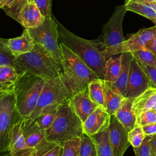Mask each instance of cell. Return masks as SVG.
<instances>
[{
	"instance_id": "obj_1",
	"label": "cell",
	"mask_w": 156,
	"mask_h": 156,
	"mask_svg": "<svg viewBox=\"0 0 156 156\" xmlns=\"http://www.w3.org/2000/svg\"><path fill=\"white\" fill-rule=\"evenodd\" d=\"M57 30L60 43L80 57L97 75L104 79V73L107 58L98 48L95 41L79 37L71 32L58 21Z\"/></svg>"
},
{
	"instance_id": "obj_2",
	"label": "cell",
	"mask_w": 156,
	"mask_h": 156,
	"mask_svg": "<svg viewBox=\"0 0 156 156\" xmlns=\"http://www.w3.org/2000/svg\"><path fill=\"white\" fill-rule=\"evenodd\" d=\"M60 46L62 55L60 76L72 95L85 90L91 81L99 78L80 57L64 44L60 43Z\"/></svg>"
},
{
	"instance_id": "obj_3",
	"label": "cell",
	"mask_w": 156,
	"mask_h": 156,
	"mask_svg": "<svg viewBox=\"0 0 156 156\" xmlns=\"http://www.w3.org/2000/svg\"><path fill=\"white\" fill-rule=\"evenodd\" d=\"M15 69L18 74L28 72L46 82L60 76L61 65L43 46L35 43L32 51L15 58Z\"/></svg>"
},
{
	"instance_id": "obj_4",
	"label": "cell",
	"mask_w": 156,
	"mask_h": 156,
	"mask_svg": "<svg viewBox=\"0 0 156 156\" xmlns=\"http://www.w3.org/2000/svg\"><path fill=\"white\" fill-rule=\"evenodd\" d=\"M83 133V123L68 98L58 106L52 125L46 130V139L62 145L74 136L81 137Z\"/></svg>"
},
{
	"instance_id": "obj_5",
	"label": "cell",
	"mask_w": 156,
	"mask_h": 156,
	"mask_svg": "<svg viewBox=\"0 0 156 156\" xmlns=\"http://www.w3.org/2000/svg\"><path fill=\"white\" fill-rule=\"evenodd\" d=\"M46 81L30 73L19 74L13 89L17 110L23 118H28L35 108Z\"/></svg>"
},
{
	"instance_id": "obj_6",
	"label": "cell",
	"mask_w": 156,
	"mask_h": 156,
	"mask_svg": "<svg viewBox=\"0 0 156 156\" xmlns=\"http://www.w3.org/2000/svg\"><path fill=\"white\" fill-rule=\"evenodd\" d=\"M127 11L124 4L117 6L104 26L99 37L94 40L107 59L122 53L125 41L122 34V22Z\"/></svg>"
},
{
	"instance_id": "obj_7",
	"label": "cell",
	"mask_w": 156,
	"mask_h": 156,
	"mask_svg": "<svg viewBox=\"0 0 156 156\" xmlns=\"http://www.w3.org/2000/svg\"><path fill=\"white\" fill-rule=\"evenodd\" d=\"M23 118L19 113L13 88L0 93V156H10V135L12 129Z\"/></svg>"
},
{
	"instance_id": "obj_8",
	"label": "cell",
	"mask_w": 156,
	"mask_h": 156,
	"mask_svg": "<svg viewBox=\"0 0 156 156\" xmlns=\"http://www.w3.org/2000/svg\"><path fill=\"white\" fill-rule=\"evenodd\" d=\"M27 30L32 37L34 43L43 46L61 65L62 55L58 42L57 20L52 16L50 19H45L39 26Z\"/></svg>"
},
{
	"instance_id": "obj_9",
	"label": "cell",
	"mask_w": 156,
	"mask_h": 156,
	"mask_svg": "<svg viewBox=\"0 0 156 156\" xmlns=\"http://www.w3.org/2000/svg\"><path fill=\"white\" fill-rule=\"evenodd\" d=\"M71 95L60 76L46 82L37 105L28 118L35 119L43 109L60 105Z\"/></svg>"
},
{
	"instance_id": "obj_10",
	"label": "cell",
	"mask_w": 156,
	"mask_h": 156,
	"mask_svg": "<svg viewBox=\"0 0 156 156\" xmlns=\"http://www.w3.org/2000/svg\"><path fill=\"white\" fill-rule=\"evenodd\" d=\"M148 88H149V83L147 76L138 62L133 57L130 62L125 97L134 99Z\"/></svg>"
},
{
	"instance_id": "obj_11",
	"label": "cell",
	"mask_w": 156,
	"mask_h": 156,
	"mask_svg": "<svg viewBox=\"0 0 156 156\" xmlns=\"http://www.w3.org/2000/svg\"><path fill=\"white\" fill-rule=\"evenodd\" d=\"M108 129L109 140L115 156H123L130 145L128 140V131L114 115H110Z\"/></svg>"
},
{
	"instance_id": "obj_12",
	"label": "cell",
	"mask_w": 156,
	"mask_h": 156,
	"mask_svg": "<svg viewBox=\"0 0 156 156\" xmlns=\"http://www.w3.org/2000/svg\"><path fill=\"white\" fill-rule=\"evenodd\" d=\"M72 107L83 123L87 118L98 107L90 98L88 88L71 95L68 98Z\"/></svg>"
},
{
	"instance_id": "obj_13",
	"label": "cell",
	"mask_w": 156,
	"mask_h": 156,
	"mask_svg": "<svg viewBox=\"0 0 156 156\" xmlns=\"http://www.w3.org/2000/svg\"><path fill=\"white\" fill-rule=\"evenodd\" d=\"M110 115L105 108L98 106L83 123V132L94 135L108 128Z\"/></svg>"
},
{
	"instance_id": "obj_14",
	"label": "cell",
	"mask_w": 156,
	"mask_h": 156,
	"mask_svg": "<svg viewBox=\"0 0 156 156\" xmlns=\"http://www.w3.org/2000/svg\"><path fill=\"white\" fill-rule=\"evenodd\" d=\"M21 120L15 124L10 135L9 153L10 156H31L35 148L29 147L23 136Z\"/></svg>"
},
{
	"instance_id": "obj_15",
	"label": "cell",
	"mask_w": 156,
	"mask_h": 156,
	"mask_svg": "<svg viewBox=\"0 0 156 156\" xmlns=\"http://www.w3.org/2000/svg\"><path fill=\"white\" fill-rule=\"evenodd\" d=\"M156 32V26L140 29L136 33L131 35L123 43L122 53L132 52L146 48L147 44L152 39Z\"/></svg>"
},
{
	"instance_id": "obj_16",
	"label": "cell",
	"mask_w": 156,
	"mask_h": 156,
	"mask_svg": "<svg viewBox=\"0 0 156 156\" xmlns=\"http://www.w3.org/2000/svg\"><path fill=\"white\" fill-rule=\"evenodd\" d=\"M21 128L26 144L30 147L35 148L43 140L46 138V130L41 129L34 119L23 118Z\"/></svg>"
},
{
	"instance_id": "obj_17",
	"label": "cell",
	"mask_w": 156,
	"mask_h": 156,
	"mask_svg": "<svg viewBox=\"0 0 156 156\" xmlns=\"http://www.w3.org/2000/svg\"><path fill=\"white\" fill-rule=\"evenodd\" d=\"M45 18L42 15L35 2L28 1L22 8L19 14V21L24 29L35 28L41 25Z\"/></svg>"
},
{
	"instance_id": "obj_18",
	"label": "cell",
	"mask_w": 156,
	"mask_h": 156,
	"mask_svg": "<svg viewBox=\"0 0 156 156\" xmlns=\"http://www.w3.org/2000/svg\"><path fill=\"white\" fill-rule=\"evenodd\" d=\"M34 41L26 29L18 37L8 39L7 47L11 54L15 57L32 51Z\"/></svg>"
},
{
	"instance_id": "obj_19",
	"label": "cell",
	"mask_w": 156,
	"mask_h": 156,
	"mask_svg": "<svg viewBox=\"0 0 156 156\" xmlns=\"http://www.w3.org/2000/svg\"><path fill=\"white\" fill-rule=\"evenodd\" d=\"M105 109L110 115H115L121 106L125 97L115 87L113 83L104 80Z\"/></svg>"
},
{
	"instance_id": "obj_20",
	"label": "cell",
	"mask_w": 156,
	"mask_h": 156,
	"mask_svg": "<svg viewBox=\"0 0 156 156\" xmlns=\"http://www.w3.org/2000/svg\"><path fill=\"white\" fill-rule=\"evenodd\" d=\"M156 103V88L149 87L143 93L134 98L132 110L136 117L141 113L152 108Z\"/></svg>"
},
{
	"instance_id": "obj_21",
	"label": "cell",
	"mask_w": 156,
	"mask_h": 156,
	"mask_svg": "<svg viewBox=\"0 0 156 156\" xmlns=\"http://www.w3.org/2000/svg\"><path fill=\"white\" fill-rule=\"evenodd\" d=\"M133 100V99L125 98L114 115L128 132L136 125V117L132 110Z\"/></svg>"
},
{
	"instance_id": "obj_22",
	"label": "cell",
	"mask_w": 156,
	"mask_h": 156,
	"mask_svg": "<svg viewBox=\"0 0 156 156\" xmlns=\"http://www.w3.org/2000/svg\"><path fill=\"white\" fill-rule=\"evenodd\" d=\"M132 58L133 55L130 52H126L121 54V71L116 82L113 83L115 87L124 97L126 93V87L129 75L130 62Z\"/></svg>"
},
{
	"instance_id": "obj_23",
	"label": "cell",
	"mask_w": 156,
	"mask_h": 156,
	"mask_svg": "<svg viewBox=\"0 0 156 156\" xmlns=\"http://www.w3.org/2000/svg\"><path fill=\"white\" fill-rule=\"evenodd\" d=\"M127 11H131L152 21L156 26V3L136 2L127 0L124 4Z\"/></svg>"
},
{
	"instance_id": "obj_24",
	"label": "cell",
	"mask_w": 156,
	"mask_h": 156,
	"mask_svg": "<svg viewBox=\"0 0 156 156\" xmlns=\"http://www.w3.org/2000/svg\"><path fill=\"white\" fill-rule=\"evenodd\" d=\"M18 74L11 65H0V93L13 88Z\"/></svg>"
},
{
	"instance_id": "obj_25",
	"label": "cell",
	"mask_w": 156,
	"mask_h": 156,
	"mask_svg": "<svg viewBox=\"0 0 156 156\" xmlns=\"http://www.w3.org/2000/svg\"><path fill=\"white\" fill-rule=\"evenodd\" d=\"M91 136L96 145L97 156H115L109 140L108 128Z\"/></svg>"
},
{
	"instance_id": "obj_26",
	"label": "cell",
	"mask_w": 156,
	"mask_h": 156,
	"mask_svg": "<svg viewBox=\"0 0 156 156\" xmlns=\"http://www.w3.org/2000/svg\"><path fill=\"white\" fill-rule=\"evenodd\" d=\"M62 151L61 144L44 138L35 147V151L31 156H60Z\"/></svg>"
},
{
	"instance_id": "obj_27",
	"label": "cell",
	"mask_w": 156,
	"mask_h": 156,
	"mask_svg": "<svg viewBox=\"0 0 156 156\" xmlns=\"http://www.w3.org/2000/svg\"><path fill=\"white\" fill-rule=\"evenodd\" d=\"M121 67V54L116 57H110L107 60L104 73V80L114 83L118 79Z\"/></svg>"
},
{
	"instance_id": "obj_28",
	"label": "cell",
	"mask_w": 156,
	"mask_h": 156,
	"mask_svg": "<svg viewBox=\"0 0 156 156\" xmlns=\"http://www.w3.org/2000/svg\"><path fill=\"white\" fill-rule=\"evenodd\" d=\"M88 89L91 99L98 106L105 108L104 79L99 78L93 80L88 84Z\"/></svg>"
},
{
	"instance_id": "obj_29",
	"label": "cell",
	"mask_w": 156,
	"mask_h": 156,
	"mask_svg": "<svg viewBox=\"0 0 156 156\" xmlns=\"http://www.w3.org/2000/svg\"><path fill=\"white\" fill-rule=\"evenodd\" d=\"M30 0H1L0 9L15 20L19 21V14L23 6Z\"/></svg>"
},
{
	"instance_id": "obj_30",
	"label": "cell",
	"mask_w": 156,
	"mask_h": 156,
	"mask_svg": "<svg viewBox=\"0 0 156 156\" xmlns=\"http://www.w3.org/2000/svg\"><path fill=\"white\" fill-rule=\"evenodd\" d=\"M59 105L49 107L43 109L34 119L41 129L45 130H47L52 125L55 118Z\"/></svg>"
},
{
	"instance_id": "obj_31",
	"label": "cell",
	"mask_w": 156,
	"mask_h": 156,
	"mask_svg": "<svg viewBox=\"0 0 156 156\" xmlns=\"http://www.w3.org/2000/svg\"><path fill=\"white\" fill-rule=\"evenodd\" d=\"M80 156H97L96 145L94 140L84 132L80 137Z\"/></svg>"
},
{
	"instance_id": "obj_32",
	"label": "cell",
	"mask_w": 156,
	"mask_h": 156,
	"mask_svg": "<svg viewBox=\"0 0 156 156\" xmlns=\"http://www.w3.org/2000/svg\"><path fill=\"white\" fill-rule=\"evenodd\" d=\"M80 137L74 136L62 144L60 156H80Z\"/></svg>"
},
{
	"instance_id": "obj_33",
	"label": "cell",
	"mask_w": 156,
	"mask_h": 156,
	"mask_svg": "<svg viewBox=\"0 0 156 156\" xmlns=\"http://www.w3.org/2000/svg\"><path fill=\"white\" fill-rule=\"evenodd\" d=\"M131 53L140 64L156 67V56L147 48H144Z\"/></svg>"
},
{
	"instance_id": "obj_34",
	"label": "cell",
	"mask_w": 156,
	"mask_h": 156,
	"mask_svg": "<svg viewBox=\"0 0 156 156\" xmlns=\"http://www.w3.org/2000/svg\"><path fill=\"white\" fill-rule=\"evenodd\" d=\"M8 39L0 38V65H11L15 68V57L7 47Z\"/></svg>"
},
{
	"instance_id": "obj_35",
	"label": "cell",
	"mask_w": 156,
	"mask_h": 156,
	"mask_svg": "<svg viewBox=\"0 0 156 156\" xmlns=\"http://www.w3.org/2000/svg\"><path fill=\"white\" fill-rule=\"evenodd\" d=\"M146 135L142 127L136 124L130 131L128 132V140L133 147L139 146L144 140Z\"/></svg>"
},
{
	"instance_id": "obj_36",
	"label": "cell",
	"mask_w": 156,
	"mask_h": 156,
	"mask_svg": "<svg viewBox=\"0 0 156 156\" xmlns=\"http://www.w3.org/2000/svg\"><path fill=\"white\" fill-rule=\"evenodd\" d=\"M156 122V112L152 109L141 113L136 117V124L141 127Z\"/></svg>"
},
{
	"instance_id": "obj_37",
	"label": "cell",
	"mask_w": 156,
	"mask_h": 156,
	"mask_svg": "<svg viewBox=\"0 0 156 156\" xmlns=\"http://www.w3.org/2000/svg\"><path fill=\"white\" fill-rule=\"evenodd\" d=\"M151 136L146 135L142 143L139 146L133 147L135 156H151Z\"/></svg>"
},
{
	"instance_id": "obj_38",
	"label": "cell",
	"mask_w": 156,
	"mask_h": 156,
	"mask_svg": "<svg viewBox=\"0 0 156 156\" xmlns=\"http://www.w3.org/2000/svg\"><path fill=\"white\" fill-rule=\"evenodd\" d=\"M35 2L45 19L52 18L51 0H31Z\"/></svg>"
},
{
	"instance_id": "obj_39",
	"label": "cell",
	"mask_w": 156,
	"mask_h": 156,
	"mask_svg": "<svg viewBox=\"0 0 156 156\" xmlns=\"http://www.w3.org/2000/svg\"><path fill=\"white\" fill-rule=\"evenodd\" d=\"M139 64L147 76L149 83V87L156 88V67L142 65L140 63Z\"/></svg>"
},
{
	"instance_id": "obj_40",
	"label": "cell",
	"mask_w": 156,
	"mask_h": 156,
	"mask_svg": "<svg viewBox=\"0 0 156 156\" xmlns=\"http://www.w3.org/2000/svg\"><path fill=\"white\" fill-rule=\"evenodd\" d=\"M143 130L146 135L152 136L156 134V122L148 124L142 127Z\"/></svg>"
},
{
	"instance_id": "obj_41",
	"label": "cell",
	"mask_w": 156,
	"mask_h": 156,
	"mask_svg": "<svg viewBox=\"0 0 156 156\" xmlns=\"http://www.w3.org/2000/svg\"><path fill=\"white\" fill-rule=\"evenodd\" d=\"M146 48L151 51L156 56V32L152 39L147 44Z\"/></svg>"
},
{
	"instance_id": "obj_42",
	"label": "cell",
	"mask_w": 156,
	"mask_h": 156,
	"mask_svg": "<svg viewBox=\"0 0 156 156\" xmlns=\"http://www.w3.org/2000/svg\"><path fill=\"white\" fill-rule=\"evenodd\" d=\"M151 156H156V134L151 136Z\"/></svg>"
},
{
	"instance_id": "obj_43",
	"label": "cell",
	"mask_w": 156,
	"mask_h": 156,
	"mask_svg": "<svg viewBox=\"0 0 156 156\" xmlns=\"http://www.w3.org/2000/svg\"><path fill=\"white\" fill-rule=\"evenodd\" d=\"M132 1L136 2H143V3H156V0H132Z\"/></svg>"
},
{
	"instance_id": "obj_44",
	"label": "cell",
	"mask_w": 156,
	"mask_h": 156,
	"mask_svg": "<svg viewBox=\"0 0 156 156\" xmlns=\"http://www.w3.org/2000/svg\"><path fill=\"white\" fill-rule=\"evenodd\" d=\"M153 110H154V111H155L156 112V103L154 104V105L153 106V107H152V108Z\"/></svg>"
},
{
	"instance_id": "obj_45",
	"label": "cell",
	"mask_w": 156,
	"mask_h": 156,
	"mask_svg": "<svg viewBox=\"0 0 156 156\" xmlns=\"http://www.w3.org/2000/svg\"><path fill=\"white\" fill-rule=\"evenodd\" d=\"M129 1H132V0H129Z\"/></svg>"
},
{
	"instance_id": "obj_46",
	"label": "cell",
	"mask_w": 156,
	"mask_h": 156,
	"mask_svg": "<svg viewBox=\"0 0 156 156\" xmlns=\"http://www.w3.org/2000/svg\"><path fill=\"white\" fill-rule=\"evenodd\" d=\"M0 1H1V0H0Z\"/></svg>"
}]
</instances>
